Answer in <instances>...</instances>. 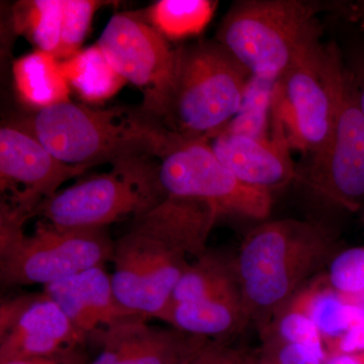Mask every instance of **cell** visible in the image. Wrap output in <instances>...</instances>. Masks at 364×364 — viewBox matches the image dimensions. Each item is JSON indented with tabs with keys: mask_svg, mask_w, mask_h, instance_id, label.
Returning <instances> with one entry per match:
<instances>
[{
	"mask_svg": "<svg viewBox=\"0 0 364 364\" xmlns=\"http://www.w3.org/2000/svg\"><path fill=\"white\" fill-rule=\"evenodd\" d=\"M86 338L45 291L1 304L0 364L78 350Z\"/></svg>",
	"mask_w": 364,
	"mask_h": 364,
	"instance_id": "cell-13",
	"label": "cell"
},
{
	"mask_svg": "<svg viewBox=\"0 0 364 364\" xmlns=\"http://www.w3.org/2000/svg\"><path fill=\"white\" fill-rule=\"evenodd\" d=\"M147 318L135 316L91 334L100 353L90 364H186L208 340Z\"/></svg>",
	"mask_w": 364,
	"mask_h": 364,
	"instance_id": "cell-14",
	"label": "cell"
},
{
	"mask_svg": "<svg viewBox=\"0 0 364 364\" xmlns=\"http://www.w3.org/2000/svg\"><path fill=\"white\" fill-rule=\"evenodd\" d=\"M260 335L262 340L275 339L305 347L324 363L328 358L324 339L317 326L305 312L291 304H289Z\"/></svg>",
	"mask_w": 364,
	"mask_h": 364,
	"instance_id": "cell-24",
	"label": "cell"
},
{
	"mask_svg": "<svg viewBox=\"0 0 364 364\" xmlns=\"http://www.w3.org/2000/svg\"><path fill=\"white\" fill-rule=\"evenodd\" d=\"M218 219L210 203L168 196L133 220L114 241L112 279L119 303L144 317L161 318L189 256L207 252Z\"/></svg>",
	"mask_w": 364,
	"mask_h": 364,
	"instance_id": "cell-1",
	"label": "cell"
},
{
	"mask_svg": "<svg viewBox=\"0 0 364 364\" xmlns=\"http://www.w3.org/2000/svg\"><path fill=\"white\" fill-rule=\"evenodd\" d=\"M215 7L210 0H160L150 7L148 20L167 40H182L203 33Z\"/></svg>",
	"mask_w": 364,
	"mask_h": 364,
	"instance_id": "cell-21",
	"label": "cell"
},
{
	"mask_svg": "<svg viewBox=\"0 0 364 364\" xmlns=\"http://www.w3.org/2000/svg\"><path fill=\"white\" fill-rule=\"evenodd\" d=\"M44 291L87 337L126 318L142 316L119 303L112 275L104 267L90 268L52 282L44 287Z\"/></svg>",
	"mask_w": 364,
	"mask_h": 364,
	"instance_id": "cell-16",
	"label": "cell"
},
{
	"mask_svg": "<svg viewBox=\"0 0 364 364\" xmlns=\"http://www.w3.org/2000/svg\"><path fill=\"white\" fill-rule=\"evenodd\" d=\"M26 218L1 205L0 279L6 287L47 284L112 260L107 228H64L39 222L30 236Z\"/></svg>",
	"mask_w": 364,
	"mask_h": 364,
	"instance_id": "cell-5",
	"label": "cell"
},
{
	"mask_svg": "<svg viewBox=\"0 0 364 364\" xmlns=\"http://www.w3.org/2000/svg\"><path fill=\"white\" fill-rule=\"evenodd\" d=\"M272 117L282 124L291 150L312 158L324 149L333 124L324 45L275 81Z\"/></svg>",
	"mask_w": 364,
	"mask_h": 364,
	"instance_id": "cell-11",
	"label": "cell"
},
{
	"mask_svg": "<svg viewBox=\"0 0 364 364\" xmlns=\"http://www.w3.org/2000/svg\"><path fill=\"white\" fill-rule=\"evenodd\" d=\"M90 168L60 161L21 127L4 124L0 129L1 203L26 219L41 203L58 193L64 182Z\"/></svg>",
	"mask_w": 364,
	"mask_h": 364,
	"instance_id": "cell-12",
	"label": "cell"
},
{
	"mask_svg": "<svg viewBox=\"0 0 364 364\" xmlns=\"http://www.w3.org/2000/svg\"><path fill=\"white\" fill-rule=\"evenodd\" d=\"M326 282L343 298L364 293V248H350L335 253L327 264Z\"/></svg>",
	"mask_w": 364,
	"mask_h": 364,
	"instance_id": "cell-26",
	"label": "cell"
},
{
	"mask_svg": "<svg viewBox=\"0 0 364 364\" xmlns=\"http://www.w3.org/2000/svg\"><path fill=\"white\" fill-rule=\"evenodd\" d=\"M363 223H364V208H363Z\"/></svg>",
	"mask_w": 364,
	"mask_h": 364,
	"instance_id": "cell-36",
	"label": "cell"
},
{
	"mask_svg": "<svg viewBox=\"0 0 364 364\" xmlns=\"http://www.w3.org/2000/svg\"><path fill=\"white\" fill-rule=\"evenodd\" d=\"M63 0L21 1L14 9L16 30L38 50L58 56L61 45Z\"/></svg>",
	"mask_w": 364,
	"mask_h": 364,
	"instance_id": "cell-22",
	"label": "cell"
},
{
	"mask_svg": "<svg viewBox=\"0 0 364 364\" xmlns=\"http://www.w3.org/2000/svg\"><path fill=\"white\" fill-rule=\"evenodd\" d=\"M324 68L333 100L331 135L296 181L328 205L356 213L364 208V114L350 69L335 44L324 45Z\"/></svg>",
	"mask_w": 364,
	"mask_h": 364,
	"instance_id": "cell-7",
	"label": "cell"
},
{
	"mask_svg": "<svg viewBox=\"0 0 364 364\" xmlns=\"http://www.w3.org/2000/svg\"><path fill=\"white\" fill-rule=\"evenodd\" d=\"M193 356H195V355H193ZM191 359H193V358H191ZM191 360L188 361V363H186V364H191Z\"/></svg>",
	"mask_w": 364,
	"mask_h": 364,
	"instance_id": "cell-35",
	"label": "cell"
},
{
	"mask_svg": "<svg viewBox=\"0 0 364 364\" xmlns=\"http://www.w3.org/2000/svg\"><path fill=\"white\" fill-rule=\"evenodd\" d=\"M97 45L127 82L142 92V111L161 122L176 87L178 48L134 14L112 16Z\"/></svg>",
	"mask_w": 364,
	"mask_h": 364,
	"instance_id": "cell-10",
	"label": "cell"
},
{
	"mask_svg": "<svg viewBox=\"0 0 364 364\" xmlns=\"http://www.w3.org/2000/svg\"><path fill=\"white\" fill-rule=\"evenodd\" d=\"M2 364H90L78 350L65 352L52 358L20 359Z\"/></svg>",
	"mask_w": 364,
	"mask_h": 364,
	"instance_id": "cell-30",
	"label": "cell"
},
{
	"mask_svg": "<svg viewBox=\"0 0 364 364\" xmlns=\"http://www.w3.org/2000/svg\"><path fill=\"white\" fill-rule=\"evenodd\" d=\"M173 95L161 123L186 139H214L240 111L252 78L215 41L178 48Z\"/></svg>",
	"mask_w": 364,
	"mask_h": 364,
	"instance_id": "cell-6",
	"label": "cell"
},
{
	"mask_svg": "<svg viewBox=\"0 0 364 364\" xmlns=\"http://www.w3.org/2000/svg\"><path fill=\"white\" fill-rule=\"evenodd\" d=\"M348 67L352 76H353L354 83H355L356 90H358L359 104H360L364 114V52L358 55L351 62L350 66Z\"/></svg>",
	"mask_w": 364,
	"mask_h": 364,
	"instance_id": "cell-31",
	"label": "cell"
},
{
	"mask_svg": "<svg viewBox=\"0 0 364 364\" xmlns=\"http://www.w3.org/2000/svg\"><path fill=\"white\" fill-rule=\"evenodd\" d=\"M240 299H243L234 258L207 251L191 262L182 274L168 306L186 304L200 308H219Z\"/></svg>",
	"mask_w": 364,
	"mask_h": 364,
	"instance_id": "cell-17",
	"label": "cell"
},
{
	"mask_svg": "<svg viewBox=\"0 0 364 364\" xmlns=\"http://www.w3.org/2000/svg\"><path fill=\"white\" fill-rule=\"evenodd\" d=\"M360 352H364V318L349 328L339 339L327 347L328 355Z\"/></svg>",
	"mask_w": 364,
	"mask_h": 364,
	"instance_id": "cell-29",
	"label": "cell"
},
{
	"mask_svg": "<svg viewBox=\"0 0 364 364\" xmlns=\"http://www.w3.org/2000/svg\"><path fill=\"white\" fill-rule=\"evenodd\" d=\"M324 364H364V352L328 355Z\"/></svg>",
	"mask_w": 364,
	"mask_h": 364,
	"instance_id": "cell-32",
	"label": "cell"
},
{
	"mask_svg": "<svg viewBox=\"0 0 364 364\" xmlns=\"http://www.w3.org/2000/svg\"><path fill=\"white\" fill-rule=\"evenodd\" d=\"M191 364H247V354L230 348L223 342L207 340Z\"/></svg>",
	"mask_w": 364,
	"mask_h": 364,
	"instance_id": "cell-28",
	"label": "cell"
},
{
	"mask_svg": "<svg viewBox=\"0 0 364 364\" xmlns=\"http://www.w3.org/2000/svg\"><path fill=\"white\" fill-rule=\"evenodd\" d=\"M349 13H350V16L353 20L360 21L364 25V0L352 4Z\"/></svg>",
	"mask_w": 364,
	"mask_h": 364,
	"instance_id": "cell-33",
	"label": "cell"
},
{
	"mask_svg": "<svg viewBox=\"0 0 364 364\" xmlns=\"http://www.w3.org/2000/svg\"><path fill=\"white\" fill-rule=\"evenodd\" d=\"M259 356L264 364H324L305 347L270 338L263 340Z\"/></svg>",
	"mask_w": 364,
	"mask_h": 364,
	"instance_id": "cell-27",
	"label": "cell"
},
{
	"mask_svg": "<svg viewBox=\"0 0 364 364\" xmlns=\"http://www.w3.org/2000/svg\"><path fill=\"white\" fill-rule=\"evenodd\" d=\"M13 74L18 97L37 112L70 102L71 88L60 60L50 53L37 50L25 55L14 62Z\"/></svg>",
	"mask_w": 364,
	"mask_h": 364,
	"instance_id": "cell-18",
	"label": "cell"
},
{
	"mask_svg": "<svg viewBox=\"0 0 364 364\" xmlns=\"http://www.w3.org/2000/svg\"><path fill=\"white\" fill-rule=\"evenodd\" d=\"M210 144L219 159L253 188L269 191L296 181L298 170L291 159L284 128L272 117V135L253 138L223 131Z\"/></svg>",
	"mask_w": 364,
	"mask_h": 364,
	"instance_id": "cell-15",
	"label": "cell"
},
{
	"mask_svg": "<svg viewBox=\"0 0 364 364\" xmlns=\"http://www.w3.org/2000/svg\"><path fill=\"white\" fill-rule=\"evenodd\" d=\"M273 81L253 77L249 81L240 111L224 131L253 138H267L272 126Z\"/></svg>",
	"mask_w": 364,
	"mask_h": 364,
	"instance_id": "cell-23",
	"label": "cell"
},
{
	"mask_svg": "<svg viewBox=\"0 0 364 364\" xmlns=\"http://www.w3.org/2000/svg\"><path fill=\"white\" fill-rule=\"evenodd\" d=\"M318 6L301 0H244L223 18L217 42L253 77L275 81L322 46Z\"/></svg>",
	"mask_w": 364,
	"mask_h": 364,
	"instance_id": "cell-4",
	"label": "cell"
},
{
	"mask_svg": "<svg viewBox=\"0 0 364 364\" xmlns=\"http://www.w3.org/2000/svg\"><path fill=\"white\" fill-rule=\"evenodd\" d=\"M26 126L60 161L97 166L133 157H161L179 136L141 109H92L64 102L36 112Z\"/></svg>",
	"mask_w": 364,
	"mask_h": 364,
	"instance_id": "cell-3",
	"label": "cell"
},
{
	"mask_svg": "<svg viewBox=\"0 0 364 364\" xmlns=\"http://www.w3.org/2000/svg\"><path fill=\"white\" fill-rule=\"evenodd\" d=\"M109 172L88 177L40 203L33 215L64 228H107L135 220L167 198L152 157L112 163Z\"/></svg>",
	"mask_w": 364,
	"mask_h": 364,
	"instance_id": "cell-8",
	"label": "cell"
},
{
	"mask_svg": "<svg viewBox=\"0 0 364 364\" xmlns=\"http://www.w3.org/2000/svg\"><path fill=\"white\" fill-rule=\"evenodd\" d=\"M60 65L71 90L90 104L109 100L128 83L114 68L97 43L80 50L70 58L62 60Z\"/></svg>",
	"mask_w": 364,
	"mask_h": 364,
	"instance_id": "cell-19",
	"label": "cell"
},
{
	"mask_svg": "<svg viewBox=\"0 0 364 364\" xmlns=\"http://www.w3.org/2000/svg\"><path fill=\"white\" fill-rule=\"evenodd\" d=\"M158 177L167 196L210 203L221 217L263 221L272 193L241 181L219 159L207 139L179 136L158 158Z\"/></svg>",
	"mask_w": 364,
	"mask_h": 364,
	"instance_id": "cell-9",
	"label": "cell"
},
{
	"mask_svg": "<svg viewBox=\"0 0 364 364\" xmlns=\"http://www.w3.org/2000/svg\"><path fill=\"white\" fill-rule=\"evenodd\" d=\"M247 364H264L261 360L259 355H248L247 354Z\"/></svg>",
	"mask_w": 364,
	"mask_h": 364,
	"instance_id": "cell-34",
	"label": "cell"
},
{
	"mask_svg": "<svg viewBox=\"0 0 364 364\" xmlns=\"http://www.w3.org/2000/svg\"><path fill=\"white\" fill-rule=\"evenodd\" d=\"M321 225L299 220L264 222L242 242L234 258L242 299L260 334L335 255Z\"/></svg>",
	"mask_w": 364,
	"mask_h": 364,
	"instance_id": "cell-2",
	"label": "cell"
},
{
	"mask_svg": "<svg viewBox=\"0 0 364 364\" xmlns=\"http://www.w3.org/2000/svg\"><path fill=\"white\" fill-rule=\"evenodd\" d=\"M289 304L301 309L317 326L326 350L349 328L364 318V306L347 301L324 282L301 289Z\"/></svg>",
	"mask_w": 364,
	"mask_h": 364,
	"instance_id": "cell-20",
	"label": "cell"
},
{
	"mask_svg": "<svg viewBox=\"0 0 364 364\" xmlns=\"http://www.w3.org/2000/svg\"><path fill=\"white\" fill-rule=\"evenodd\" d=\"M104 2L95 0H63L61 45L57 58L62 61L80 51L95 11Z\"/></svg>",
	"mask_w": 364,
	"mask_h": 364,
	"instance_id": "cell-25",
	"label": "cell"
}]
</instances>
